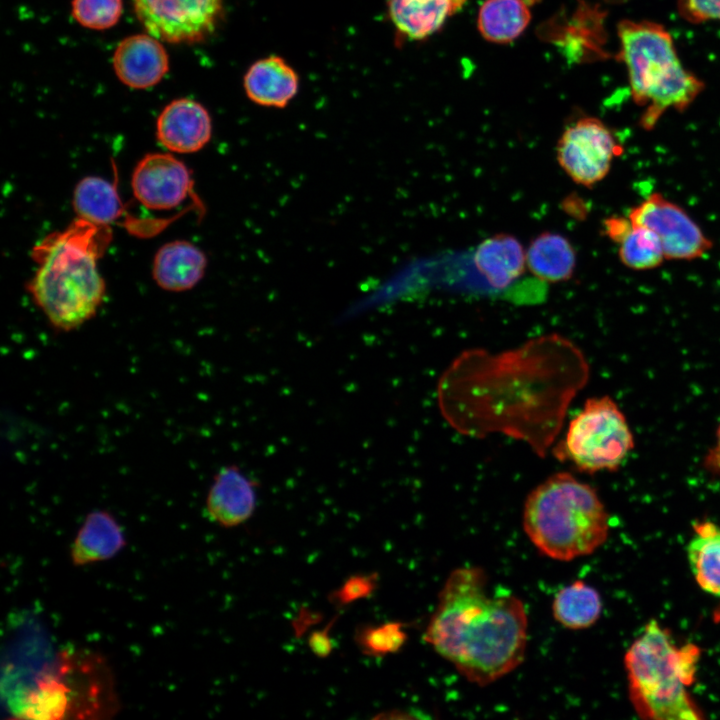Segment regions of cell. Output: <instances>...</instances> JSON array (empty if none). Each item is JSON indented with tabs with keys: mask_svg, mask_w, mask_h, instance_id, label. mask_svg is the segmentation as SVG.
I'll list each match as a JSON object with an SVG mask.
<instances>
[{
	"mask_svg": "<svg viewBox=\"0 0 720 720\" xmlns=\"http://www.w3.org/2000/svg\"><path fill=\"white\" fill-rule=\"evenodd\" d=\"M588 377L582 351L550 334L497 354L463 352L442 374L438 402L458 432L472 437L502 433L543 457Z\"/></svg>",
	"mask_w": 720,
	"mask_h": 720,
	"instance_id": "obj_1",
	"label": "cell"
},
{
	"mask_svg": "<svg viewBox=\"0 0 720 720\" xmlns=\"http://www.w3.org/2000/svg\"><path fill=\"white\" fill-rule=\"evenodd\" d=\"M423 639L466 680L487 686L525 658L526 607L514 593L490 587L483 568L458 567L438 594Z\"/></svg>",
	"mask_w": 720,
	"mask_h": 720,
	"instance_id": "obj_2",
	"label": "cell"
},
{
	"mask_svg": "<svg viewBox=\"0 0 720 720\" xmlns=\"http://www.w3.org/2000/svg\"><path fill=\"white\" fill-rule=\"evenodd\" d=\"M111 240L110 226L77 217L33 248L38 267L27 289L57 331H73L97 313L106 291L98 260Z\"/></svg>",
	"mask_w": 720,
	"mask_h": 720,
	"instance_id": "obj_3",
	"label": "cell"
},
{
	"mask_svg": "<svg viewBox=\"0 0 720 720\" xmlns=\"http://www.w3.org/2000/svg\"><path fill=\"white\" fill-rule=\"evenodd\" d=\"M522 524L539 553L566 562L595 552L610 529L597 491L567 472L551 475L528 494Z\"/></svg>",
	"mask_w": 720,
	"mask_h": 720,
	"instance_id": "obj_4",
	"label": "cell"
},
{
	"mask_svg": "<svg viewBox=\"0 0 720 720\" xmlns=\"http://www.w3.org/2000/svg\"><path fill=\"white\" fill-rule=\"evenodd\" d=\"M700 656L697 645H676L666 628L650 620L624 655L629 699L638 716L703 719V711L687 689L696 680Z\"/></svg>",
	"mask_w": 720,
	"mask_h": 720,
	"instance_id": "obj_5",
	"label": "cell"
},
{
	"mask_svg": "<svg viewBox=\"0 0 720 720\" xmlns=\"http://www.w3.org/2000/svg\"><path fill=\"white\" fill-rule=\"evenodd\" d=\"M617 34L618 59L627 70L632 99L644 109L642 128H654L669 109L685 110L704 89L703 81L683 66L663 25L625 19Z\"/></svg>",
	"mask_w": 720,
	"mask_h": 720,
	"instance_id": "obj_6",
	"label": "cell"
},
{
	"mask_svg": "<svg viewBox=\"0 0 720 720\" xmlns=\"http://www.w3.org/2000/svg\"><path fill=\"white\" fill-rule=\"evenodd\" d=\"M627 419L609 396L587 399L553 449L554 456L578 471H616L634 448Z\"/></svg>",
	"mask_w": 720,
	"mask_h": 720,
	"instance_id": "obj_7",
	"label": "cell"
},
{
	"mask_svg": "<svg viewBox=\"0 0 720 720\" xmlns=\"http://www.w3.org/2000/svg\"><path fill=\"white\" fill-rule=\"evenodd\" d=\"M146 32L171 44L206 40L223 16V0H132Z\"/></svg>",
	"mask_w": 720,
	"mask_h": 720,
	"instance_id": "obj_8",
	"label": "cell"
},
{
	"mask_svg": "<svg viewBox=\"0 0 720 720\" xmlns=\"http://www.w3.org/2000/svg\"><path fill=\"white\" fill-rule=\"evenodd\" d=\"M620 152L611 130L595 117L581 118L566 128L556 146L561 168L575 183L588 188L608 175Z\"/></svg>",
	"mask_w": 720,
	"mask_h": 720,
	"instance_id": "obj_9",
	"label": "cell"
},
{
	"mask_svg": "<svg viewBox=\"0 0 720 720\" xmlns=\"http://www.w3.org/2000/svg\"><path fill=\"white\" fill-rule=\"evenodd\" d=\"M628 218L633 225L643 226L657 236L665 259L696 260L713 248L711 239L690 215L661 193H652L634 206Z\"/></svg>",
	"mask_w": 720,
	"mask_h": 720,
	"instance_id": "obj_10",
	"label": "cell"
},
{
	"mask_svg": "<svg viewBox=\"0 0 720 720\" xmlns=\"http://www.w3.org/2000/svg\"><path fill=\"white\" fill-rule=\"evenodd\" d=\"M131 187L135 198L146 208L170 210L193 192L188 167L169 153H150L136 165Z\"/></svg>",
	"mask_w": 720,
	"mask_h": 720,
	"instance_id": "obj_11",
	"label": "cell"
},
{
	"mask_svg": "<svg viewBox=\"0 0 720 720\" xmlns=\"http://www.w3.org/2000/svg\"><path fill=\"white\" fill-rule=\"evenodd\" d=\"M258 503V483L239 466L227 465L217 471L206 496L209 518L225 528L247 522Z\"/></svg>",
	"mask_w": 720,
	"mask_h": 720,
	"instance_id": "obj_12",
	"label": "cell"
},
{
	"mask_svg": "<svg viewBox=\"0 0 720 720\" xmlns=\"http://www.w3.org/2000/svg\"><path fill=\"white\" fill-rule=\"evenodd\" d=\"M212 121L209 112L199 102L179 98L168 103L156 122L159 143L171 152L194 153L210 141Z\"/></svg>",
	"mask_w": 720,
	"mask_h": 720,
	"instance_id": "obj_13",
	"label": "cell"
},
{
	"mask_svg": "<svg viewBox=\"0 0 720 720\" xmlns=\"http://www.w3.org/2000/svg\"><path fill=\"white\" fill-rule=\"evenodd\" d=\"M159 39L150 34L124 38L113 54V68L118 79L132 89H147L169 70V57Z\"/></svg>",
	"mask_w": 720,
	"mask_h": 720,
	"instance_id": "obj_14",
	"label": "cell"
},
{
	"mask_svg": "<svg viewBox=\"0 0 720 720\" xmlns=\"http://www.w3.org/2000/svg\"><path fill=\"white\" fill-rule=\"evenodd\" d=\"M206 267V255L199 247L189 241L175 240L161 246L155 254L152 275L160 288L182 292L198 284Z\"/></svg>",
	"mask_w": 720,
	"mask_h": 720,
	"instance_id": "obj_15",
	"label": "cell"
},
{
	"mask_svg": "<svg viewBox=\"0 0 720 720\" xmlns=\"http://www.w3.org/2000/svg\"><path fill=\"white\" fill-rule=\"evenodd\" d=\"M126 545L124 532L112 514L105 510L90 512L71 545L72 563L83 566L111 559Z\"/></svg>",
	"mask_w": 720,
	"mask_h": 720,
	"instance_id": "obj_16",
	"label": "cell"
},
{
	"mask_svg": "<svg viewBox=\"0 0 720 720\" xmlns=\"http://www.w3.org/2000/svg\"><path fill=\"white\" fill-rule=\"evenodd\" d=\"M298 86L296 72L278 56L258 60L244 76L248 98L267 107H285L296 95Z\"/></svg>",
	"mask_w": 720,
	"mask_h": 720,
	"instance_id": "obj_17",
	"label": "cell"
},
{
	"mask_svg": "<svg viewBox=\"0 0 720 720\" xmlns=\"http://www.w3.org/2000/svg\"><path fill=\"white\" fill-rule=\"evenodd\" d=\"M473 261L490 286L504 289L525 271L526 252L519 240L498 233L483 240L476 248Z\"/></svg>",
	"mask_w": 720,
	"mask_h": 720,
	"instance_id": "obj_18",
	"label": "cell"
},
{
	"mask_svg": "<svg viewBox=\"0 0 720 720\" xmlns=\"http://www.w3.org/2000/svg\"><path fill=\"white\" fill-rule=\"evenodd\" d=\"M467 0H389V14L400 33L414 40L439 30Z\"/></svg>",
	"mask_w": 720,
	"mask_h": 720,
	"instance_id": "obj_19",
	"label": "cell"
},
{
	"mask_svg": "<svg viewBox=\"0 0 720 720\" xmlns=\"http://www.w3.org/2000/svg\"><path fill=\"white\" fill-rule=\"evenodd\" d=\"M527 266L532 274L546 282L570 279L576 266V252L563 235L545 231L537 235L526 252Z\"/></svg>",
	"mask_w": 720,
	"mask_h": 720,
	"instance_id": "obj_20",
	"label": "cell"
},
{
	"mask_svg": "<svg viewBox=\"0 0 720 720\" xmlns=\"http://www.w3.org/2000/svg\"><path fill=\"white\" fill-rule=\"evenodd\" d=\"M687 558L698 586L720 598V526L708 520L695 522Z\"/></svg>",
	"mask_w": 720,
	"mask_h": 720,
	"instance_id": "obj_21",
	"label": "cell"
},
{
	"mask_svg": "<svg viewBox=\"0 0 720 720\" xmlns=\"http://www.w3.org/2000/svg\"><path fill=\"white\" fill-rule=\"evenodd\" d=\"M72 205L77 217L109 226L125 213L116 185L99 176L81 179L73 192Z\"/></svg>",
	"mask_w": 720,
	"mask_h": 720,
	"instance_id": "obj_22",
	"label": "cell"
},
{
	"mask_svg": "<svg viewBox=\"0 0 720 720\" xmlns=\"http://www.w3.org/2000/svg\"><path fill=\"white\" fill-rule=\"evenodd\" d=\"M530 20L528 0H486L479 9L477 26L486 40L504 44L518 38Z\"/></svg>",
	"mask_w": 720,
	"mask_h": 720,
	"instance_id": "obj_23",
	"label": "cell"
},
{
	"mask_svg": "<svg viewBox=\"0 0 720 720\" xmlns=\"http://www.w3.org/2000/svg\"><path fill=\"white\" fill-rule=\"evenodd\" d=\"M603 602L599 592L586 582L576 580L561 588L552 601L554 619L563 627L582 630L594 625L601 616Z\"/></svg>",
	"mask_w": 720,
	"mask_h": 720,
	"instance_id": "obj_24",
	"label": "cell"
},
{
	"mask_svg": "<svg viewBox=\"0 0 720 720\" xmlns=\"http://www.w3.org/2000/svg\"><path fill=\"white\" fill-rule=\"evenodd\" d=\"M618 255L623 265L633 270H649L665 260L657 236L643 226L632 227L619 241Z\"/></svg>",
	"mask_w": 720,
	"mask_h": 720,
	"instance_id": "obj_25",
	"label": "cell"
},
{
	"mask_svg": "<svg viewBox=\"0 0 720 720\" xmlns=\"http://www.w3.org/2000/svg\"><path fill=\"white\" fill-rule=\"evenodd\" d=\"M404 626L399 621L359 625L354 632V642L362 654L369 657L380 658L394 654L408 639Z\"/></svg>",
	"mask_w": 720,
	"mask_h": 720,
	"instance_id": "obj_26",
	"label": "cell"
},
{
	"mask_svg": "<svg viewBox=\"0 0 720 720\" xmlns=\"http://www.w3.org/2000/svg\"><path fill=\"white\" fill-rule=\"evenodd\" d=\"M123 0H72L71 14L77 23L92 30L116 25L122 15Z\"/></svg>",
	"mask_w": 720,
	"mask_h": 720,
	"instance_id": "obj_27",
	"label": "cell"
},
{
	"mask_svg": "<svg viewBox=\"0 0 720 720\" xmlns=\"http://www.w3.org/2000/svg\"><path fill=\"white\" fill-rule=\"evenodd\" d=\"M378 584L377 572L353 574L329 594L328 601L336 608L346 607L356 601L369 598L376 591Z\"/></svg>",
	"mask_w": 720,
	"mask_h": 720,
	"instance_id": "obj_28",
	"label": "cell"
},
{
	"mask_svg": "<svg viewBox=\"0 0 720 720\" xmlns=\"http://www.w3.org/2000/svg\"><path fill=\"white\" fill-rule=\"evenodd\" d=\"M680 16L692 24L720 22V0H677Z\"/></svg>",
	"mask_w": 720,
	"mask_h": 720,
	"instance_id": "obj_29",
	"label": "cell"
},
{
	"mask_svg": "<svg viewBox=\"0 0 720 720\" xmlns=\"http://www.w3.org/2000/svg\"><path fill=\"white\" fill-rule=\"evenodd\" d=\"M339 615H335L323 628L311 632L307 643L311 652L318 658H327L335 648L331 630Z\"/></svg>",
	"mask_w": 720,
	"mask_h": 720,
	"instance_id": "obj_30",
	"label": "cell"
},
{
	"mask_svg": "<svg viewBox=\"0 0 720 720\" xmlns=\"http://www.w3.org/2000/svg\"><path fill=\"white\" fill-rule=\"evenodd\" d=\"M604 227L607 236L614 242L619 243L632 227V223L629 218L616 216L607 218L604 222Z\"/></svg>",
	"mask_w": 720,
	"mask_h": 720,
	"instance_id": "obj_31",
	"label": "cell"
},
{
	"mask_svg": "<svg viewBox=\"0 0 720 720\" xmlns=\"http://www.w3.org/2000/svg\"><path fill=\"white\" fill-rule=\"evenodd\" d=\"M703 466L704 469L711 475H720V425L716 433L715 443L704 457Z\"/></svg>",
	"mask_w": 720,
	"mask_h": 720,
	"instance_id": "obj_32",
	"label": "cell"
},
{
	"mask_svg": "<svg viewBox=\"0 0 720 720\" xmlns=\"http://www.w3.org/2000/svg\"><path fill=\"white\" fill-rule=\"evenodd\" d=\"M712 615L714 622L720 624V603L716 606Z\"/></svg>",
	"mask_w": 720,
	"mask_h": 720,
	"instance_id": "obj_33",
	"label": "cell"
}]
</instances>
